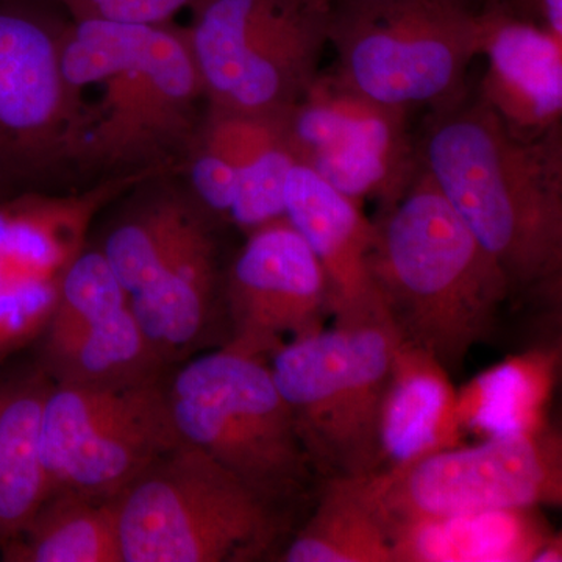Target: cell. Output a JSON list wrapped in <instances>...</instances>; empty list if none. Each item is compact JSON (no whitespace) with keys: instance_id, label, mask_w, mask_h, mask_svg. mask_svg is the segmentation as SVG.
I'll return each instance as SVG.
<instances>
[{"instance_id":"1","label":"cell","mask_w":562,"mask_h":562,"mask_svg":"<svg viewBox=\"0 0 562 562\" xmlns=\"http://www.w3.org/2000/svg\"><path fill=\"white\" fill-rule=\"evenodd\" d=\"M514 133L483 102L450 110L425 139L424 169L514 291L557 301L562 269L560 154Z\"/></svg>"},{"instance_id":"2","label":"cell","mask_w":562,"mask_h":562,"mask_svg":"<svg viewBox=\"0 0 562 562\" xmlns=\"http://www.w3.org/2000/svg\"><path fill=\"white\" fill-rule=\"evenodd\" d=\"M387 203L373 222L376 299L403 341L452 375L490 341L512 286L424 168Z\"/></svg>"},{"instance_id":"3","label":"cell","mask_w":562,"mask_h":562,"mask_svg":"<svg viewBox=\"0 0 562 562\" xmlns=\"http://www.w3.org/2000/svg\"><path fill=\"white\" fill-rule=\"evenodd\" d=\"M401 342L376 299L273 351V382L321 482L382 469L380 412Z\"/></svg>"},{"instance_id":"4","label":"cell","mask_w":562,"mask_h":562,"mask_svg":"<svg viewBox=\"0 0 562 562\" xmlns=\"http://www.w3.org/2000/svg\"><path fill=\"white\" fill-rule=\"evenodd\" d=\"M166 387L180 441L299 525L321 480L268 360L222 346L168 372Z\"/></svg>"},{"instance_id":"5","label":"cell","mask_w":562,"mask_h":562,"mask_svg":"<svg viewBox=\"0 0 562 562\" xmlns=\"http://www.w3.org/2000/svg\"><path fill=\"white\" fill-rule=\"evenodd\" d=\"M114 502L124 562L268 560L297 527L184 442L151 462Z\"/></svg>"},{"instance_id":"6","label":"cell","mask_w":562,"mask_h":562,"mask_svg":"<svg viewBox=\"0 0 562 562\" xmlns=\"http://www.w3.org/2000/svg\"><path fill=\"white\" fill-rule=\"evenodd\" d=\"M490 14L468 0H336L328 21L335 74L369 101L405 114L447 105L482 55Z\"/></svg>"},{"instance_id":"7","label":"cell","mask_w":562,"mask_h":562,"mask_svg":"<svg viewBox=\"0 0 562 562\" xmlns=\"http://www.w3.org/2000/svg\"><path fill=\"white\" fill-rule=\"evenodd\" d=\"M188 36L214 110L281 120L316 79L325 0H195Z\"/></svg>"},{"instance_id":"8","label":"cell","mask_w":562,"mask_h":562,"mask_svg":"<svg viewBox=\"0 0 562 562\" xmlns=\"http://www.w3.org/2000/svg\"><path fill=\"white\" fill-rule=\"evenodd\" d=\"M361 479L391 532L398 525L461 514L561 506V435L549 425L491 436Z\"/></svg>"},{"instance_id":"9","label":"cell","mask_w":562,"mask_h":562,"mask_svg":"<svg viewBox=\"0 0 562 562\" xmlns=\"http://www.w3.org/2000/svg\"><path fill=\"white\" fill-rule=\"evenodd\" d=\"M168 373L131 386L54 384L41 422V458L50 492L116 498L179 446Z\"/></svg>"},{"instance_id":"10","label":"cell","mask_w":562,"mask_h":562,"mask_svg":"<svg viewBox=\"0 0 562 562\" xmlns=\"http://www.w3.org/2000/svg\"><path fill=\"white\" fill-rule=\"evenodd\" d=\"M88 87L102 99L81 144L106 160L149 154L187 128L203 81L188 31L168 24L135 29Z\"/></svg>"},{"instance_id":"11","label":"cell","mask_w":562,"mask_h":562,"mask_svg":"<svg viewBox=\"0 0 562 562\" xmlns=\"http://www.w3.org/2000/svg\"><path fill=\"white\" fill-rule=\"evenodd\" d=\"M135 179L80 194L36 195L0 210V358L38 341L92 221Z\"/></svg>"},{"instance_id":"12","label":"cell","mask_w":562,"mask_h":562,"mask_svg":"<svg viewBox=\"0 0 562 562\" xmlns=\"http://www.w3.org/2000/svg\"><path fill=\"white\" fill-rule=\"evenodd\" d=\"M281 128L295 161L350 201L390 202L412 177L405 113L369 101L336 74H317Z\"/></svg>"},{"instance_id":"13","label":"cell","mask_w":562,"mask_h":562,"mask_svg":"<svg viewBox=\"0 0 562 562\" xmlns=\"http://www.w3.org/2000/svg\"><path fill=\"white\" fill-rule=\"evenodd\" d=\"M224 346L271 358L284 342L325 327L327 280L313 250L286 217L247 233L222 286Z\"/></svg>"},{"instance_id":"14","label":"cell","mask_w":562,"mask_h":562,"mask_svg":"<svg viewBox=\"0 0 562 562\" xmlns=\"http://www.w3.org/2000/svg\"><path fill=\"white\" fill-rule=\"evenodd\" d=\"M57 22L32 0H0V149L33 155L80 143L76 90Z\"/></svg>"},{"instance_id":"15","label":"cell","mask_w":562,"mask_h":562,"mask_svg":"<svg viewBox=\"0 0 562 562\" xmlns=\"http://www.w3.org/2000/svg\"><path fill=\"white\" fill-rule=\"evenodd\" d=\"M128 306L169 369L206 341L224 301L216 244L201 214L177 199L157 255L127 294Z\"/></svg>"},{"instance_id":"16","label":"cell","mask_w":562,"mask_h":562,"mask_svg":"<svg viewBox=\"0 0 562 562\" xmlns=\"http://www.w3.org/2000/svg\"><path fill=\"white\" fill-rule=\"evenodd\" d=\"M482 102L522 138L552 131L562 113V41L535 21L491 10Z\"/></svg>"},{"instance_id":"17","label":"cell","mask_w":562,"mask_h":562,"mask_svg":"<svg viewBox=\"0 0 562 562\" xmlns=\"http://www.w3.org/2000/svg\"><path fill=\"white\" fill-rule=\"evenodd\" d=\"M284 217L319 261L333 316L376 301L369 266L375 225L362 214L360 203L295 162L284 187Z\"/></svg>"},{"instance_id":"18","label":"cell","mask_w":562,"mask_h":562,"mask_svg":"<svg viewBox=\"0 0 562 562\" xmlns=\"http://www.w3.org/2000/svg\"><path fill=\"white\" fill-rule=\"evenodd\" d=\"M462 436L452 375L427 350L402 339L380 412V471L460 446Z\"/></svg>"},{"instance_id":"19","label":"cell","mask_w":562,"mask_h":562,"mask_svg":"<svg viewBox=\"0 0 562 562\" xmlns=\"http://www.w3.org/2000/svg\"><path fill=\"white\" fill-rule=\"evenodd\" d=\"M38 342V364L54 384L121 387L169 372L128 305Z\"/></svg>"},{"instance_id":"20","label":"cell","mask_w":562,"mask_h":562,"mask_svg":"<svg viewBox=\"0 0 562 562\" xmlns=\"http://www.w3.org/2000/svg\"><path fill=\"white\" fill-rule=\"evenodd\" d=\"M539 508L419 520L392 530L394 562H532L553 538Z\"/></svg>"},{"instance_id":"21","label":"cell","mask_w":562,"mask_h":562,"mask_svg":"<svg viewBox=\"0 0 562 562\" xmlns=\"http://www.w3.org/2000/svg\"><path fill=\"white\" fill-rule=\"evenodd\" d=\"M52 386L38 362L0 379V546L50 494L41 458V422Z\"/></svg>"},{"instance_id":"22","label":"cell","mask_w":562,"mask_h":562,"mask_svg":"<svg viewBox=\"0 0 562 562\" xmlns=\"http://www.w3.org/2000/svg\"><path fill=\"white\" fill-rule=\"evenodd\" d=\"M561 349L536 347L492 366L458 391L462 430L480 438L549 427Z\"/></svg>"},{"instance_id":"23","label":"cell","mask_w":562,"mask_h":562,"mask_svg":"<svg viewBox=\"0 0 562 562\" xmlns=\"http://www.w3.org/2000/svg\"><path fill=\"white\" fill-rule=\"evenodd\" d=\"M277 557L283 562H394V541L362 479H328Z\"/></svg>"},{"instance_id":"24","label":"cell","mask_w":562,"mask_h":562,"mask_svg":"<svg viewBox=\"0 0 562 562\" xmlns=\"http://www.w3.org/2000/svg\"><path fill=\"white\" fill-rule=\"evenodd\" d=\"M2 547L13 562H124L114 498L68 491L50 492Z\"/></svg>"},{"instance_id":"25","label":"cell","mask_w":562,"mask_h":562,"mask_svg":"<svg viewBox=\"0 0 562 562\" xmlns=\"http://www.w3.org/2000/svg\"><path fill=\"white\" fill-rule=\"evenodd\" d=\"M225 157L238 172V190L228 220L250 233L284 216V187L295 165L281 120L247 117L225 144Z\"/></svg>"},{"instance_id":"26","label":"cell","mask_w":562,"mask_h":562,"mask_svg":"<svg viewBox=\"0 0 562 562\" xmlns=\"http://www.w3.org/2000/svg\"><path fill=\"white\" fill-rule=\"evenodd\" d=\"M69 14L70 20L168 24L179 11L195 0H50Z\"/></svg>"},{"instance_id":"27","label":"cell","mask_w":562,"mask_h":562,"mask_svg":"<svg viewBox=\"0 0 562 562\" xmlns=\"http://www.w3.org/2000/svg\"><path fill=\"white\" fill-rule=\"evenodd\" d=\"M192 188L199 201L220 216H231L238 190V172L232 162L202 144L191 168Z\"/></svg>"},{"instance_id":"28","label":"cell","mask_w":562,"mask_h":562,"mask_svg":"<svg viewBox=\"0 0 562 562\" xmlns=\"http://www.w3.org/2000/svg\"><path fill=\"white\" fill-rule=\"evenodd\" d=\"M562 561V543L560 536L554 535L549 541L543 543L538 553L532 558V562H554Z\"/></svg>"},{"instance_id":"29","label":"cell","mask_w":562,"mask_h":562,"mask_svg":"<svg viewBox=\"0 0 562 562\" xmlns=\"http://www.w3.org/2000/svg\"><path fill=\"white\" fill-rule=\"evenodd\" d=\"M522 5V9L530 13L531 16H536V10H538L539 0H517Z\"/></svg>"},{"instance_id":"30","label":"cell","mask_w":562,"mask_h":562,"mask_svg":"<svg viewBox=\"0 0 562 562\" xmlns=\"http://www.w3.org/2000/svg\"><path fill=\"white\" fill-rule=\"evenodd\" d=\"M325 2H327V3H328V5H330V7H331V3H333V2H336V0H325Z\"/></svg>"}]
</instances>
